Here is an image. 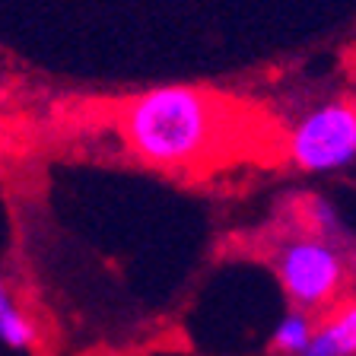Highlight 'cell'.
<instances>
[{"mask_svg": "<svg viewBox=\"0 0 356 356\" xmlns=\"http://www.w3.org/2000/svg\"><path fill=\"white\" fill-rule=\"evenodd\" d=\"M305 220H309L312 236H321V238H327V242H337V236H343L341 213H337V207H331L325 197H309Z\"/></svg>", "mask_w": 356, "mask_h": 356, "instance_id": "cell-7", "label": "cell"}, {"mask_svg": "<svg viewBox=\"0 0 356 356\" xmlns=\"http://www.w3.org/2000/svg\"><path fill=\"white\" fill-rule=\"evenodd\" d=\"M38 341V331L22 309L16 305L13 293H10L7 280L0 277V343H7L10 350H26Z\"/></svg>", "mask_w": 356, "mask_h": 356, "instance_id": "cell-5", "label": "cell"}, {"mask_svg": "<svg viewBox=\"0 0 356 356\" xmlns=\"http://www.w3.org/2000/svg\"><path fill=\"white\" fill-rule=\"evenodd\" d=\"M299 356H356V309L343 305L325 325H315Z\"/></svg>", "mask_w": 356, "mask_h": 356, "instance_id": "cell-4", "label": "cell"}, {"mask_svg": "<svg viewBox=\"0 0 356 356\" xmlns=\"http://www.w3.org/2000/svg\"><path fill=\"white\" fill-rule=\"evenodd\" d=\"M312 331H315V321L305 309H293L286 312L280 321L274 325V334H270V347L280 356H299L309 343Z\"/></svg>", "mask_w": 356, "mask_h": 356, "instance_id": "cell-6", "label": "cell"}, {"mask_svg": "<svg viewBox=\"0 0 356 356\" xmlns=\"http://www.w3.org/2000/svg\"><path fill=\"white\" fill-rule=\"evenodd\" d=\"M289 163L309 175L341 172L356 163V108L350 99L309 108L289 127Z\"/></svg>", "mask_w": 356, "mask_h": 356, "instance_id": "cell-3", "label": "cell"}, {"mask_svg": "<svg viewBox=\"0 0 356 356\" xmlns=\"http://www.w3.org/2000/svg\"><path fill=\"white\" fill-rule=\"evenodd\" d=\"M277 277L296 309H325L347 283V258L337 242L321 236H293L277 248Z\"/></svg>", "mask_w": 356, "mask_h": 356, "instance_id": "cell-2", "label": "cell"}, {"mask_svg": "<svg viewBox=\"0 0 356 356\" xmlns=\"http://www.w3.org/2000/svg\"><path fill=\"white\" fill-rule=\"evenodd\" d=\"M121 124L140 159L175 169L207 153L216 134V105L204 89L153 86L124 105Z\"/></svg>", "mask_w": 356, "mask_h": 356, "instance_id": "cell-1", "label": "cell"}]
</instances>
